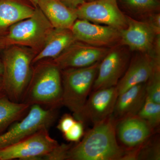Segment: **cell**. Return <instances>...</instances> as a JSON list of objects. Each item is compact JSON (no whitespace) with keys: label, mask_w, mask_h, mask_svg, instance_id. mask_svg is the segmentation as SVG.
<instances>
[{"label":"cell","mask_w":160,"mask_h":160,"mask_svg":"<svg viewBox=\"0 0 160 160\" xmlns=\"http://www.w3.org/2000/svg\"><path fill=\"white\" fill-rule=\"evenodd\" d=\"M123 6L137 13H153L158 11L160 7L159 0H121Z\"/></svg>","instance_id":"cell-23"},{"label":"cell","mask_w":160,"mask_h":160,"mask_svg":"<svg viewBox=\"0 0 160 160\" xmlns=\"http://www.w3.org/2000/svg\"><path fill=\"white\" fill-rule=\"evenodd\" d=\"M53 29L42 10L36 6L31 17L9 27L4 42L7 46H24L40 51Z\"/></svg>","instance_id":"cell-5"},{"label":"cell","mask_w":160,"mask_h":160,"mask_svg":"<svg viewBox=\"0 0 160 160\" xmlns=\"http://www.w3.org/2000/svg\"><path fill=\"white\" fill-rule=\"evenodd\" d=\"M71 30L78 41L97 47L112 46L121 38L120 31L117 29L85 20H77Z\"/></svg>","instance_id":"cell-12"},{"label":"cell","mask_w":160,"mask_h":160,"mask_svg":"<svg viewBox=\"0 0 160 160\" xmlns=\"http://www.w3.org/2000/svg\"><path fill=\"white\" fill-rule=\"evenodd\" d=\"M116 135L123 148H137L148 139L156 131L137 115L125 118L117 122Z\"/></svg>","instance_id":"cell-15"},{"label":"cell","mask_w":160,"mask_h":160,"mask_svg":"<svg viewBox=\"0 0 160 160\" xmlns=\"http://www.w3.org/2000/svg\"><path fill=\"white\" fill-rule=\"evenodd\" d=\"M1 47H2V46H1V44H0V49H1Z\"/></svg>","instance_id":"cell-34"},{"label":"cell","mask_w":160,"mask_h":160,"mask_svg":"<svg viewBox=\"0 0 160 160\" xmlns=\"http://www.w3.org/2000/svg\"><path fill=\"white\" fill-rule=\"evenodd\" d=\"M35 7L22 0H0V33L31 17Z\"/></svg>","instance_id":"cell-19"},{"label":"cell","mask_w":160,"mask_h":160,"mask_svg":"<svg viewBox=\"0 0 160 160\" xmlns=\"http://www.w3.org/2000/svg\"><path fill=\"white\" fill-rule=\"evenodd\" d=\"M66 6L76 9L80 5L86 2V0H61Z\"/></svg>","instance_id":"cell-29"},{"label":"cell","mask_w":160,"mask_h":160,"mask_svg":"<svg viewBox=\"0 0 160 160\" xmlns=\"http://www.w3.org/2000/svg\"><path fill=\"white\" fill-rule=\"evenodd\" d=\"M95 1V0H88V1Z\"/></svg>","instance_id":"cell-33"},{"label":"cell","mask_w":160,"mask_h":160,"mask_svg":"<svg viewBox=\"0 0 160 160\" xmlns=\"http://www.w3.org/2000/svg\"><path fill=\"white\" fill-rule=\"evenodd\" d=\"M58 115V109L32 105L24 118L0 134V149L15 144L43 128L49 129Z\"/></svg>","instance_id":"cell-6"},{"label":"cell","mask_w":160,"mask_h":160,"mask_svg":"<svg viewBox=\"0 0 160 160\" xmlns=\"http://www.w3.org/2000/svg\"><path fill=\"white\" fill-rule=\"evenodd\" d=\"M37 6L54 28L71 29L78 19L76 9L66 6L61 0H38Z\"/></svg>","instance_id":"cell-17"},{"label":"cell","mask_w":160,"mask_h":160,"mask_svg":"<svg viewBox=\"0 0 160 160\" xmlns=\"http://www.w3.org/2000/svg\"><path fill=\"white\" fill-rule=\"evenodd\" d=\"M43 128L18 142L0 149V160H43L59 145Z\"/></svg>","instance_id":"cell-7"},{"label":"cell","mask_w":160,"mask_h":160,"mask_svg":"<svg viewBox=\"0 0 160 160\" xmlns=\"http://www.w3.org/2000/svg\"><path fill=\"white\" fill-rule=\"evenodd\" d=\"M109 50L77 41L52 61L61 70L87 67L101 61Z\"/></svg>","instance_id":"cell-10"},{"label":"cell","mask_w":160,"mask_h":160,"mask_svg":"<svg viewBox=\"0 0 160 160\" xmlns=\"http://www.w3.org/2000/svg\"><path fill=\"white\" fill-rule=\"evenodd\" d=\"M76 120L74 117L66 113L63 115L59 121L57 128L62 134H64L71 129Z\"/></svg>","instance_id":"cell-27"},{"label":"cell","mask_w":160,"mask_h":160,"mask_svg":"<svg viewBox=\"0 0 160 160\" xmlns=\"http://www.w3.org/2000/svg\"><path fill=\"white\" fill-rule=\"evenodd\" d=\"M84 134V123L77 120L71 129L63 135L66 141L77 143L80 141Z\"/></svg>","instance_id":"cell-25"},{"label":"cell","mask_w":160,"mask_h":160,"mask_svg":"<svg viewBox=\"0 0 160 160\" xmlns=\"http://www.w3.org/2000/svg\"><path fill=\"white\" fill-rule=\"evenodd\" d=\"M146 96L160 104V63L157 64L151 75L146 83Z\"/></svg>","instance_id":"cell-24"},{"label":"cell","mask_w":160,"mask_h":160,"mask_svg":"<svg viewBox=\"0 0 160 160\" xmlns=\"http://www.w3.org/2000/svg\"><path fill=\"white\" fill-rule=\"evenodd\" d=\"M21 102L58 109L62 106V84L61 69L53 61L38 62ZM38 63V62H37Z\"/></svg>","instance_id":"cell-2"},{"label":"cell","mask_w":160,"mask_h":160,"mask_svg":"<svg viewBox=\"0 0 160 160\" xmlns=\"http://www.w3.org/2000/svg\"><path fill=\"white\" fill-rule=\"evenodd\" d=\"M132 60L116 86L118 95L132 86L146 83L155 67L160 63V58L152 52H141Z\"/></svg>","instance_id":"cell-13"},{"label":"cell","mask_w":160,"mask_h":160,"mask_svg":"<svg viewBox=\"0 0 160 160\" xmlns=\"http://www.w3.org/2000/svg\"><path fill=\"white\" fill-rule=\"evenodd\" d=\"M149 21L147 22L153 29L157 35H160V14L158 13H151Z\"/></svg>","instance_id":"cell-28"},{"label":"cell","mask_w":160,"mask_h":160,"mask_svg":"<svg viewBox=\"0 0 160 160\" xmlns=\"http://www.w3.org/2000/svg\"><path fill=\"white\" fill-rule=\"evenodd\" d=\"M72 145V143L68 144H59L51 152L45 156L43 160H67L68 152Z\"/></svg>","instance_id":"cell-26"},{"label":"cell","mask_w":160,"mask_h":160,"mask_svg":"<svg viewBox=\"0 0 160 160\" xmlns=\"http://www.w3.org/2000/svg\"><path fill=\"white\" fill-rule=\"evenodd\" d=\"M129 58L122 49H110L100 62L92 91L117 85L127 68Z\"/></svg>","instance_id":"cell-11"},{"label":"cell","mask_w":160,"mask_h":160,"mask_svg":"<svg viewBox=\"0 0 160 160\" xmlns=\"http://www.w3.org/2000/svg\"><path fill=\"white\" fill-rule=\"evenodd\" d=\"M137 116L156 131L160 124V104L155 102L146 96L144 105Z\"/></svg>","instance_id":"cell-22"},{"label":"cell","mask_w":160,"mask_h":160,"mask_svg":"<svg viewBox=\"0 0 160 160\" xmlns=\"http://www.w3.org/2000/svg\"><path fill=\"white\" fill-rule=\"evenodd\" d=\"M33 50L28 47L10 46L3 57L2 91L12 101L21 102L32 71Z\"/></svg>","instance_id":"cell-3"},{"label":"cell","mask_w":160,"mask_h":160,"mask_svg":"<svg viewBox=\"0 0 160 160\" xmlns=\"http://www.w3.org/2000/svg\"><path fill=\"white\" fill-rule=\"evenodd\" d=\"M30 107L28 104L12 101L4 92L0 91V132L22 119Z\"/></svg>","instance_id":"cell-20"},{"label":"cell","mask_w":160,"mask_h":160,"mask_svg":"<svg viewBox=\"0 0 160 160\" xmlns=\"http://www.w3.org/2000/svg\"><path fill=\"white\" fill-rule=\"evenodd\" d=\"M116 124L112 115L95 124L82 141L72 145L67 160H122L126 149L118 143Z\"/></svg>","instance_id":"cell-1"},{"label":"cell","mask_w":160,"mask_h":160,"mask_svg":"<svg viewBox=\"0 0 160 160\" xmlns=\"http://www.w3.org/2000/svg\"><path fill=\"white\" fill-rule=\"evenodd\" d=\"M2 91V78L0 77V91Z\"/></svg>","instance_id":"cell-32"},{"label":"cell","mask_w":160,"mask_h":160,"mask_svg":"<svg viewBox=\"0 0 160 160\" xmlns=\"http://www.w3.org/2000/svg\"><path fill=\"white\" fill-rule=\"evenodd\" d=\"M77 41L71 29L54 28L43 48L35 56L32 64L47 58H55Z\"/></svg>","instance_id":"cell-18"},{"label":"cell","mask_w":160,"mask_h":160,"mask_svg":"<svg viewBox=\"0 0 160 160\" xmlns=\"http://www.w3.org/2000/svg\"><path fill=\"white\" fill-rule=\"evenodd\" d=\"M3 72V63L0 61V76L2 75Z\"/></svg>","instance_id":"cell-31"},{"label":"cell","mask_w":160,"mask_h":160,"mask_svg":"<svg viewBox=\"0 0 160 160\" xmlns=\"http://www.w3.org/2000/svg\"><path fill=\"white\" fill-rule=\"evenodd\" d=\"M30 3L35 7L37 6V4L38 0H28Z\"/></svg>","instance_id":"cell-30"},{"label":"cell","mask_w":160,"mask_h":160,"mask_svg":"<svg viewBox=\"0 0 160 160\" xmlns=\"http://www.w3.org/2000/svg\"><path fill=\"white\" fill-rule=\"evenodd\" d=\"M146 83L136 85L118 95L112 116L117 122L137 115L146 101Z\"/></svg>","instance_id":"cell-16"},{"label":"cell","mask_w":160,"mask_h":160,"mask_svg":"<svg viewBox=\"0 0 160 160\" xmlns=\"http://www.w3.org/2000/svg\"><path fill=\"white\" fill-rule=\"evenodd\" d=\"M118 95L116 86L92 91L76 119L93 125L102 122L112 115Z\"/></svg>","instance_id":"cell-9"},{"label":"cell","mask_w":160,"mask_h":160,"mask_svg":"<svg viewBox=\"0 0 160 160\" xmlns=\"http://www.w3.org/2000/svg\"><path fill=\"white\" fill-rule=\"evenodd\" d=\"M78 18L111 26L121 31L127 26L126 16L117 0H95L83 3L76 9Z\"/></svg>","instance_id":"cell-8"},{"label":"cell","mask_w":160,"mask_h":160,"mask_svg":"<svg viewBox=\"0 0 160 160\" xmlns=\"http://www.w3.org/2000/svg\"><path fill=\"white\" fill-rule=\"evenodd\" d=\"M127 26L120 31V41L133 51L150 52L157 35L147 22L133 19L126 16Z\"/></svg>","instance_id":"cell-14"},{"label":"cell","mask_w":160,"mask_h":160,"mask_svg":"<svg viewBox=\"0 0 160 160\" xmlns=\"http://www.w3.org/2000/svg\"><path fill=\"white\" fill-rule=\"evenodd\" d=\"M154 134L136 148V160L160 159L159 137Z\"/></svg>","instance_id":"cell-21"},{"label":"cell","mask_w":160,"mask_h":160,"mask_svg":"<svg viewBox=\"0 0 160 160\" xmlns=\"http://www.w3.org/2000/svg\"><path fill=\"white\" fill-rule=\"evenodd\" d=\"M100 62L87 67L61 70L62 106L72 112L75 119L82 111L92 89Z\"/></svg>","instance_id":"cell-4"}]
</instances>
